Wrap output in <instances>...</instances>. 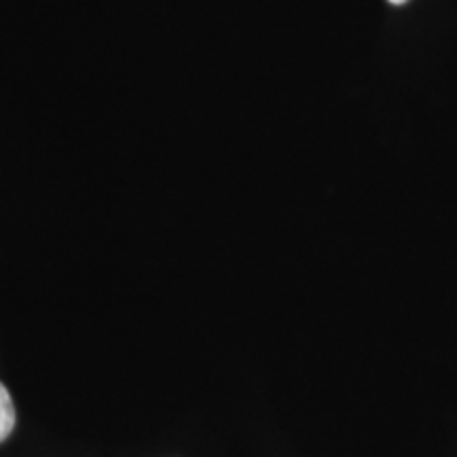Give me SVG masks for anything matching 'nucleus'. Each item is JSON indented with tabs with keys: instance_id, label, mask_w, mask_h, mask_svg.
<instances>
[{
	"instance_id": "f257e3e1",
	"label": "nucleus",
	"mask_w": 457,
	"mask_h": 457,
	"mask_svg": "<svg viewBox=\"0 0 457 457\" xmlns=\"http://www.w3.org/2000/svg\"><path fill=\"white\" fill-rule=\"evenodd\" d=\"M15 404L4 384H0V443L7 441L15 428Z\"/></svg>"
},
{
	"instance_id": "f03ea898",
	"label": "nucleus",
	"mask_w": 457,
	"mask_h": 457,
	"mask_svg": "<svg viewBox=\"0 0 457 457\" xmlns=\"http://www.w3.org/2000/svg\"><path fill=\"white\" fill-rule=\"evenodd\" d=\"M387 3H392V4H404V3H407V0H387Z\"/></svg>"
}]
</instances>
